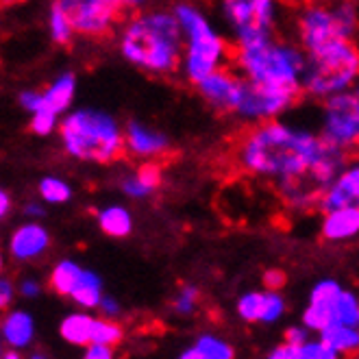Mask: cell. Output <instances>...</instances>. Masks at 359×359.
<instances>
[{"mask_svg": "<svg viewBox=\"0 0 359 359\" xmlns=\"http://www.w3.org/2000/svg\"><path fill=\"white\" fill-rule=\"evenodd\" d=\"M333 316H335L337 325L353 327L359 323V303L355 301V297L351 292H342L340 301H337V305L333 309Z\"/></svg>", "mask_w": 359, "mask_h": 359, "instance_id": "28", "label": "cell"}, {"mask_svg": "<svg viewBox=\"0 0 359 359\" xmlns=\"http://www.w3.org/2000/svg\"><path fill=\"white\" fill-rule=\"evenodd\" d=\"M268 359H303V346H292L285 342L274 348Z\"/></svg>", "mask_w": 359, "mask_h": 359, "instance_id": "37", "label": "cell"}, {"mask_svg": "<svg viewBox=\"0 0 359 359\" xmlns=\"http://www.w3.org/2000/svg\"><path fill=\"white\" fill-rule=\"evenodd\" d=\"M357 94H359V90H357Z\"/></svg>", "mask_w": 359, "mask_h": 359, "instance_id": "52", "label": "cell"}, {"mask_svg": "<svg viewBox=\"0 0 359 359\" xmlns=\"http://www.w3.org/2000/svg\"><path fill=\"white\" fill-rule=\"evenodd\" d=\"M233 66H240L252 86L303 96V76L307 59L290 44H283L274 33L238 37Z\"/></svg>", "mask_w": 359, "mask_h": 359, "instance_id": "2", "label": "cell"}, {"mask_svg": "<svg viewBox=\"0 0 359 359\" xmlns=\"http://www.w3.org/2000/svg\"><path fill=\"white\" fill-rule=\"evenodd\" d=\"M342 297V290L337 283L333 281H323L313 287L311 292V305H318V307H327V309H335L337 301Z\"/></svg>", "mask_w": 359, "mask_h": 359, "instance_id": "29", "label": "cell"}, {"mask_svg": "<svg viewBox=\"0 0 359 359\" xmlns=\"http://www.w3.org/2000/svg\"><path fill=\"white\" fill-rule=\"evenodd\" d=\"M59 135L68 155L81 161L111 163L126 151V142L116 120L98 109H79L63 118Z\"/></svg>", "mask_w": 359, "mask_h": 359, "instance_id": "4", "label": "cell"}, {"mask_svg": "<svg viewBox=\"0 0 359 359\" xmlns=\"http://www.w3.org/2000/svg\"><path fill=\"white\" fill-rule=\"evenodd\" d=\"M122 327L114 320L107 318H96L94 320V331H92V344L96 346H109L114 348L122 340Z\"/></svg>", "mask_w": 359, "mask_h": 359, "instance_id": "26", "label": "cell"}, {"mask_svg": "<svg viewBox=\"0 0 359 359\" xmlns=\"http://www.w3.org/2000/svg\"><path fill=\"white\" fill-rule=\"evenodd\" d=\"M9 211H11V198H9V194L5 192V189H0V220H3Z\"/></svg>", "mask_w": 359, "mask_h": 359, "instance_id": "45", "label": "cell"}, {"mask_svg": "<svg viewBox=\"0 0 359 359\" xmlns=\"http://www.w3.org/2000/svg\"><path fill=\"white\" fill-rule=\"evenodd\" d=\"M20 294H22L25 299H35L37 294H39V283L37 281H31V279H27V281H22L20 283Z\"/></svg>", "mask_w": 359, "mask_h": 359, "instance_id": "43", "label": "cell"}, {"mask_svg": "<svg viewBox=\"0 0 359 359\" xmlns=\"http://www.w3.org/2000/svg\"><path fill=\"white\" fill-rule=\"evenodd\" d=\"M303 359H337V353L323 342H318V344L307 342L303 346Z\"/></svg>", "mask_w": 359, "mask_h": 359, "instance_id": "36", "label": "cell"}, {"mask_svg": "<svg viewBox=\"0 0 359 359\" xmlns=\"http://www.w3.org/2000/svg\"><path fill=\"white\" fill-rule=\"evenodd\" d=\"M359 76V48L353 39H340L335 44L323 48L320 53L309 55L303 90L305 94L331 98Z\"/></svg>", "mask_w": 359, "mask_h": 359, "instance_id": "5", "label": "cell"}, {"mask_svg": "<svg viewBox=\"0 0 359 359\" xmlns=\"http://www.w3.org/2000/svg\"><path fill=\"white\" fill-rule=\"evenodd\" d=\"M98 307H100V311H102L104 316H116V313H118V309H120V307H118V303H116L114 299H109V297H104V299L100 301V305H98Z\"/></svg>", "mask_w": 359, "mask_h": 359, "instance_id": "44", "label": "cell"}, {"mask_svg": "<svg viewBox=\"0 0 359 359\" xmlns=\"http://www.w3.org/2000/svg\"><path fill=\"white\" fill-rule=\"evenodd\" d=\"M198 299H201V294H198L196 287H183L181 294H179V299L175 301V309L179 313H189L194 309V305L198 303Z\"/></svg>", "mask_w": 359, "mask_h": 359, "instance_id": "34", "label": "cell"}, {"mask_svg": "<svg viewBox=\"0 0 359 359\" xmlns=\"http://www.w3.org/2000/svg\"><path fill=\"white\" fill-rule=\"evenodd\" d=\"M344 207H359V165L335 179L329 192L323 196L318 209H323L325 214H331V211Z\"/></svg>", "mask_w": 359, "mask_h": 359, "instance_id": "14", "label": "cell"}, {"mask_svg": "<svg viewBox=\"0 0 359 359\" xmlns=\"http://www.w3.org/2000/svg\"><path fill=\"white\" fill-rule=\"evenodd\" d=\"M299 100H301V96H297V94L259 88V86H252L250 81H246V94H244L242 107L238 114H242L246 118H259V120L268 122L272 116L285 111L287 107H292V104L299 102Z\"/></svg>", "mask_w": 359, "mask_h": 359, "instance_id": "12", "label": "cell"}, {"mask_svg": "<svg viewBox=\"0 0 359 359\" xmlns=\"http://www.w3.org/2000/svg\"><path fill=\"white\" fill-rule=\"evenodd\" d=\"M305 325L309 329H318V331H325L329 329L331 325H335V316H333V309H327V307H318V305H309L307 311H305Z\"/></svg>", "mask_w": 359, "mask_h": 359, "instance_id": "31", "label": "cell"}, {"mask_svg": "<svg viewBox=\"0 0 359 359\" xmlns=\"http://www.w3.org/2000/svg\"><path fill=\"white\" fill-rule=\"evenodd\" d=\"M3 342H5V340H3V333H0V359H3V355H5V353H3Z\"/></svg>", "mask_w": 359, "mask_h": 359, "instance_id": "49", "label": "cell"}, {"mask_svg": "<svg viewBox=\"0 0 359 359\" xmlns=\"http://www.w3.org/2000/svg\"><path fill=\"white\" fill-rule=\"evenodd\" d=\"M283 299L279 297V294H274V292H268L264 294V307H262V320L264 323H272V320H277L279 316L283 313Z\"/></svg>", "mask_w": 359, "mask_h": 359, "instance_id": "33", "label": "cell"}, {"mask_svg": "<svg viewBox=\"0 0 359 359\" xmlns=\"http://www.w3.org/2000/svg\"><path fill=\"white\" fill-rule=\"evenodd\" d=\"M83 359H114V351L109 346H96V344H92V346H88L86 357H83Z\"/></svg>", "mask_w": 359, "mask_h": 359, "instance_id": "42", "label": "cell"}, {"mask_svg": "<svg viewBox=\"0 0 359 359\" xmlns=\"http://www.w3.org/2000/svg\"><path fill=\"white\" fill-rule=\"evenodd\" d=\"M3 359H22V357H20V353H18V351H13V348H11V351H7V353L3 355Z\"/></svg>", "mask_w": 359, "mask_h": 359, "instance_id": "48", "label": "cell"}, {"mask_svg": "<svg viewBox=\"0 0 359 359\" xmlns=\"http://www.w3.org/2000/svg\"><path fill=\"white\" fill-rule=\"evenodd\" d=\"M94 320L90 313H70L61 320L59 333L68 344L74 346H92V331H94Z\"/></svg>", "mask_w": 359, "mask_h": 359, "instance_id": "19", "label": "cell"}, {"mask_svg": "<svg viewBox=\"0 0 359 359\" xmlns=\"http://www.w3.org/2000/svg\"><path fill=\"white\" fill-rule=\"evenodd\" d=\"M198 92L209 107H214L220 114H233L242 107L246 94V76H240L231 68H220L201 83Z\"/></svg>", "mask_w": 359, "mask_h": 359, "instance_id": "10", "label": "cell"}, {"mask_svg": "<svg viewBox=\"0 0 359 359\" xmlns=\"http://www.w3.org/2000/svg\"><path fill=\"white\" fill-rule=\"evenodd\" d=\"M262 307H264V294H246L238 303L240 316L248 323L262 320Z\"/></svg>", "mask_w": 359, "mask_h": 359, "instance_id": "32", "label": "cell"}, {"mask_svg": "<svg viewBox=\"0 0 359 359\" xmlns=\"http://www.w3.org/2000/svg\"><path fill=\"white\" fill-rule=\"evenodd\" d=\"M359 231V207H344L327 214L323 236L327 240H346Z\"/></svg>", "mask_w": 359, "mask_h": 359, "instance_id": "18", "label": "cell"}, {"mask_svg": "<svg viewBox=\"0 0 359 359\" xmlns=\"http://www.w3.org/2000/svg\"><path fill=\"white\" fill-rule=\"evenodd\" d=\"M31 359H46V357H44V355H33Z\"/></svg>", "mask_w": 359, "mask_h": 359, "instance_id": "50", "label": "cell"}, {"mask_svg": "<svg viewBox=\"0 0 359 359\" xmlns=\"http://www.w3.org/2000/svg\"><path fill=\"white\" fill-rule=\"evenodd\" d=\"M57 126V118L50 116V114H44V111H39L31 118V131L37 133V135H48L53 133V129Z\"/></svg>", "mask_w": 359, "mask_h": 359, "instance_id": "35", "label": "cell"}, {"mask_svg": "<svg viewBox=\"0 0 359 359\" xmlns=\"http://www.w3.org/2000/svg\"><path fill=\"white\" fill-rule=\"evenodd\" d=\"M323 344L333 348L335 353H353L359 351V331L346 325H331L323 331Z\"/></svg>", "mask_w": 359, "mask_h": 359, "instance_id": "23", "label": "cell"}, {"mask_svg": "<svg viewBox=\"0 0 359 359\" xmlns=\"http://www.w3.org/2000/svg\"><path fill=\"white\" fill-rule=\"evenodd\" d=\"M63 9L68 11L74 33L100 37L107 33L120 18V3L111 0H63Z\"/></svg>", "mask_w": 359, "mask_h": 359, "instance_id": "9", "label": "cell"}, {"mask_svg": "<svg viewBox=\"0 0 359 359\" xmlns=\"http://www.w3.org/2000/svg\"><path fill=\"white\" fill-rule=\"evenodd\" d=\"M83 274H86V268H81L79 264L70 259H63L53 268L48 283L57 294H61V297H72L79 283L83 281Z\"/></svg>", "mask_w": 359, "mask_h": 359, "instance_id": "21", "label": "cell"}, {"mask_svg": "<svg viewBox=\"0 0 359 359\" xmlns=\"http://www.w3.org/2000/svg\"><path fill=\"white\" fill-rule=\"evenodd\" d=\"M124 142H126V149L140 157H155V155H163L168 151V140L161 133L146 129V126H142L137 122H131L126 126Z\"/></svg>", "mask_w": 359, "mask_h": 359, "instance_id": "15", "label": "cell"}, {"mask_svg": "<svg viewBox=\"0 0 359 359\" xmlns=\"http://www.w3.org/2000/svg\"><path fill=\"white\" fill-rule=\"evenodd\" d=\"M74 90H76V79H74V74L72 72L61 74L46 92H41V109L39 111H44V114H50V116L59 118L72 104Z\"/></svg>", "mask_w": 359, "mask_h": 359, "instance_id": "16", "label": "cell"}, {"mask_svg": "<svg viewBox=\"0 0 359 359\" xmlns=\"http://www.w3.org/2000/svg\"><path fill=\"white\" fill-rule=\"evenodd\" d=\"M25 214L29 218H41V216H46V211H44V207H39V205H27Z\"/></svg>", "mask_w": 359, "mask_h": 359, "instance_id": "46", "label": "cell"}, {"mask_svg": "<svg viewBox=\"0 0 359 359\" xmlns=\"http://www.w3.org/2000/svg\"><path fill=\"white\" fill-rule=\"evenodd\" d=\"M98 224L102 229V233H107L111 238H126L131 233V214L124 207H107L98 214Z\"/></svg>", "mask_w": 359, "mask_h": 359, "instance_id": "22", "label": "cell"}, {"mask_svg": "<svg viewBox=\"0 0 359 359\" xmlns=\"http://www.w3.org/2000/svg\"><path fill=\"white\" fill-rule=\"evenodd\" d=\"M20 104L22 109H27L29 114H37L41 109V94L39 92H22L20 94Z\"/></svg>", "mask_w": 359, "mask_h": 359, "instance_id": "38", "label": "cell"}, {"mask_svg": "<svg viewBox=\"0 0 359 359\" xmlns=\"http://www.w3.org/2000/svg\"><path fill=\"white\" fill-rule=\"evenodd\" d=\"M175 15L179 20L181 29L189 37V48H187V55H185L187 76H189V81L194 83V86H201L207 76H211L218 70V63L224 57L229 61H233L236 48H229L224 44V39L218 37L214 33V29L209 27L205 15L201 11H196L194 7L179 5Z\"/></svg>", "mask_w": 359, "mask_h": 359, "instance_id": "6", "label": "cell"}, {"mask_svg": "<svg viewBox=\"0 0 359 359\" xmlns=\"http://www.w3.org/2000/svg\"><path fill=\"white\" fill-rule=\"evenodd\" d=\"M74 35V29H72V22H70V15L68 11L63 9L61 3H55L53 9H50V37L57 44H68Z\"/></svg>", "mask_w": 359, "mask_h": 359, "instance_id": "25", "label": "cell"}, {"mask_svg": "<svg viewBox=\"0 0 359 359\" xmlns=\"http://www.w3.org/2000/svg\"><path fill=\"white\" fill-rule=\"evenodd\" d=\"M0 333H3L5 344H9L13 351L25 348L31 344L33 335H35V323L31 318V313L15 309L11 313H7L3 323H0Z\"/></svg>", "mask_w": 359, "mask_h": 359, "instance_id": "17", "label": "cell"}, {"mask_svg": "<svg viewBox=\"0 0 359 359\" xmlns=\"http://www.w3.org/2000/svg\"><path fill=\"white\" fill-rule=\"evenodd\" d=\"M179 359H207L198 348H189V351H185Z\"/></svg>", "mask_w": 359, "mask_h": 359, "instance_id": "47", "label": "cell"}, {"mask_svg": "<svg viewBox=\"0 0 359 359\" xmlns=\"http://www.w3.org/2000/svg\"><path fill=\"white\" fill-rule=\"evenodd\" d=\"M39 196L44 198L46 203H53V205H63L72 198V187L61 181L57 177H46L39 181Z\"/></svg>", "mask_w": 359, "mask_h": 359, "instance_id": "27", "label": "cell"}, {"mask_svg": "<svg viewBox=\"0 0 359 359\" xmlns=\"http://www.w3.org/2000/svg\"><path fill=\"white\" fill-rule=\"evenodd\" d=\"M48 244H50L48 231L37 222H27L13 231V236L9 240V252L13 259L27 262L39 257L48 248Z\"/></svg>", "mask_w": 359, "mask_h": 359, "instance_id": "13", "label": "cell"}, {"mask_svg": "<svg viewBox=\"0 0 359 359\" xmlns=\"http://www.w3.org/2000/svg\"><path fill=\"white\" fill-rule=\"evenodd\" d=\"M100 279L96 277V274L92 270H86V274H83V281L79 283V287L74 290L72 294V301L81 307H86V309H94L100 305L102 301V294H100Z\"/></svg>", "mask_w": 359, "mask_h": 359, "instance_id": "24", "label": "cell"}, {"mask_svg": "<svg viewBox=\"0 0 359 359\" xmlns=\"http://www.w3.org/2000/svg\"><path fill=\"white\" fill-rule=\"evenodd\" d=\"M161 183V163L146 161L140 165V170L122 181V189L129 196H146Z\"/></svg>", "mask_w": 359, "mask_h": 359, "instance_id": "20", "label": "cell"}, {"mask_svg": "<svg viewBox=\"0 0 359 359\" xmlns=\"http://www.w3.org/2000/svg\"><path fill=\"white\" fill-rule=\"evenodd\" d=\"M122 55L133 66L170 74L181 63V25L170 13H144L131 20L122 35Z\"/></svg>", "mask_w": 359, "mask_h": 359, "instance_id": "3", "label": "cell"}, {"mask_svg": "<svg viewBox=\"0 0 359 359\" xmlns=\"http://www.w3.org/2000/svg\"><path fill=\"white\" fill-rule=\"evenodd\" d=\"M285 340L292 346H305L307 344V331L299 329V327H292V329L285 331Z\"/></svg>", "mask_w": 359, "mask_h": 359, "instance_id": "41", "label": "cell"}, {"mask_svg": "<svg viewBox=\"0 0 359 359\" xmlns=\"http://www.w3.org/2000/svg\"><path fill=\"white\" fill-rule=\"evenodd\" d=\"M13 294H15V287L9 279H3L0 277V309H7L13 301Z\"/></svg>", "mask_w": 359, "mask_h": 359, "instance_id": "40", "label": "cell"}, {"mask_svg": "<svg viewBox=\"0 0 359 359\" xmlns=\"http://www.w3.org/2000/svg\"><path fill=\"white\" fill-rule=\"evenodd\" d=\"M224 13L236 27L238 37L244 35H259V33H274V7L266 0H233L224 5Z\"/></svg>", "mask_w": 359, "mask_h": 359, "instance_id": "11", "label": "cell"}, {"mask_svg": "<svg viewBox=\"0 0 359 359\" xmlns=\"http://www.w3.org/2000/svg\"><path fill=\"white\" fill-rule=\"evenodd\" d=\"M196 348L207 357V359H233V348H231L224 340H218V337L211 335H203Z\"/></svg>", "mask_w": 359, "mask_h": 359, "instance_id": "30", "label": "cell"}, {"mask_svg": "<svg viewBox=\"0 0 359 359\" xmlns=\"http://www.w3.org/2000/svg\"><path fill=\"white\" fill-rule=\"evenodd\" d=\"M0 270H3V255H0Z\"/></svg>", "mask_w": 359, "mask_h": 359, "instance_id": "51", "label": "cell"}, {"mask_svg": "<svg viewBox=\"0 0 359 359\" xmlns=\"http://www.w3.org/2000/svg\"><path fill=\"white\" fill-rule=\"evenodd\" d=\"M264 285L266 290H281L285 285V274L281 270H268L264 274Z\"/></svg>", "mask_w": 359, "mask_h": 359, "instance_id": "39", "label": "cell"}, {"mask_svg": "<svg viewBox=\"0 0 359 359\" xmlns=\"http://www.w3.org/2000/svg\"><path fill=\"white\" fill-rule=\"evenodd\" d=\"M240 170L277 181L281 198L301 209L320 207L346 155L323 137L281 122H262L238 135L233 146Z\"/></svg>", "mask_w": 359, "mask_h": 359, "instance_id": "1", "label": "cell"}, {"mask_svg": "<svg viewBox=\"0 0 359 359\" xmlns=\"http://www.w3.org/2000/svg\"><path fill=\"white\" fill-rule=\"evenodd\" d=\"M355 27L357 11L351 5H342L335 9L309 5L305 11H301L299 18V31L307 55L320 53L323 48L340 39H351Z\"/></svg>", "mask_w": 359, "mask_h": 359, "instance_id": "7", "label": "cell"}, {"mask_svg": "<svg viewBox=\"0 0 359 359\" xmlns=\"http://www.w3.org/2000/svg\"><path fill=\"white\" fill-rule=\"evenodd\" d=\"M323 140L344 155L359 151V94H337L325 104Z\"/></svg>", "mask_w": 359, "mask_h": 359, "instance_id": "8", "label": "cell"}]
</instances>
